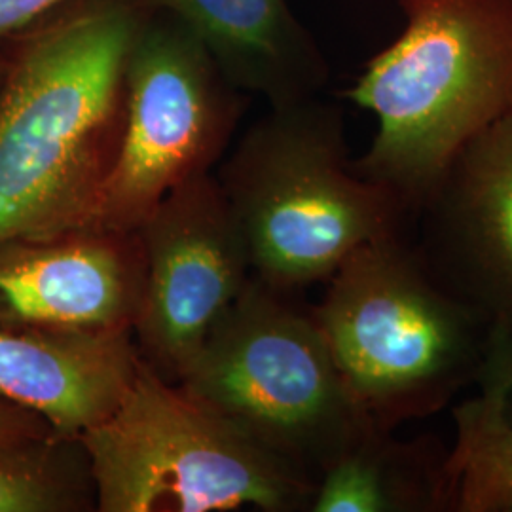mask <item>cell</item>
<instances>
[{"instance_id":"obj_7","label":"cell","mask_w":512,"mask_h":512,"mask_svg":"<svg viewBox=\"0 0 512 512\" xmlns=\"http://www.w3.org/2000/svg\"><path fill=\"white\" fill-rule=\"evenodd\" d=\"M249 95L183 21L148 12L126 69V128L93 228L133 234L181 184L217 171Z\"/></svg>"},{"instance_id":"obj_6","label":"cell","mask_w":512,"mask_h":512,"mask_svg":"<svg viewBox=\"0 0 512 512\" xmlns=\"http://www.w3.org/2000/svg\"><path fill=\"white\" fill-rule=\"evenodd\" d=\"M80 440L97 512L310 511L311 478L145 359L116 410Z\"/></svg>"},{"instance_id":"obj_11","label":"cell","mask_w":512,"mask_h":512,"mask_svg":"<svg viewBox=\"0 0 512 512\" xmlns=\"http://www.w3.org/2000/svg\"><path fill=\"white\" fill-rule=\"evenodd\" d=\"M141 361L133 330L0 325V397L63 437L107 420Z\"/></svg>"},{"instance_id":"obj_5","label":"cell","mask_w":512,"mask_h":512,"mask_svg":"<svg viewBox=\"0 0 512 512\" xmlns=\"http://www.w3.org/2000/svg\"><path fill=\"white\" fill-rule=\"evenodd\" d=\"M177 384L315 484L376 427L313 310L256 275Z\"/></svg>"},{"instance_id":"obj_15","label":"cell","mask_w":512,"mask_h":512,"mask_svg":"<svg viewBox=\"0 0 512 512\" xmlns=\"http://www.w3.org/2000/svg\"><path fill=\"white\" fill-rule=\"evenodd\" d=\"M97 494L80 437L0 444V512H93Z\"/></svg>"},{"instance_id":"obj_8","label":"cell","mask_w":512,"mask_h":512,"mask_svg":"<svg viewBox=\"0 0 512 512\" xmlns=\"http://www.w3.org/2000/svg\"><path fill=\"white\" fill-rule=\"evenodd\" d=\"M135 234L145 277L133 338L148 365L179 382L255 275L249 245L215 173L171 190Z\"/></svg>"},{"instance_id":"obj_2","label":"cell","mask_w":512,"mask_h":512,"mask_svg":"<svg viewBox=\"0 0 512 512\" xmlns=\"http://www.w3.org/2000/svg\"><path fill=\"white\" fill-rule=\"evenodd\" d=\"M399 37L342 93L378 128L357 171L414 213L459 150L512 112V0H397Z\"/></svg>"},{"instance_id":"obj_3","label":"cell","mask_w":512,"mask_h":512,"mask_svg":"<svg viewBox=\"0 0 512 512\" xmlns=\"http://www.w3.org/2000/svg\"><path fill=\"white\" fill-rule=\"evenodd\" d=\"M215 177L253 274L283 293L325 283L359 247L412 230L408 207L357 171L346 114L321 97L268 107Z\"/></svg>"},{"instance_id":"obj_13","label":"cell","mask_w":512,"mask_h":512,"mask_svg":"<svg viewBox=\"0 0 512 512\" xmlns=\"http://www.w3.org/2000/svg\"><path fill=\"white\" fill-rule=\"evenodd\" d=\"M448 452L435 435L374 427L319 476L310 512H448Z\"/></svg>"},{"instance_id":"obj_16","label":"cell","mask_w":512,"mask_h":512,"mask_svg":"<svg viewBox=\"0 0 512 512\" xmlns=\"http://www.w3.org/2000/svg\"><path fill=\"white\" fill-rule=\"evenodd\" d=\"M74 0H0V48Z\"/></svg>"},{"instance_id":"obj_10","label":"cell","mask_w":512,"mask_h":512,"mask_svg":"<svg viewBox=\"0 0 512 512\" xmlns=\"http://www.w3.org/2000/svg\"><path fill=\"white\" fill-rule=\"evenodd\" d=\"M145 262L137 234L76 228L0 245V325L133 330Z\"/></svg>"},{"instance_id":"obj_18","label":"cell","mask_w":512,"mask_h":512,"mask_svg":"<svg viewBox=\"0 0 512 512\" xmlns=\"http://www.w3.org/2000/svg\"><path fill=\"white\" fill-rule=\"evenodd\" d=\"M6 69H8V61H6V55L0 52V88H2V82H4V76H6Z\"/></svg>"},{"instance_id":"obj_14","label":"cell","mask_w":512,"mask_h":512,"mask_svg":"<svg viewBox=\"0 0 512 512\" xmlns=\"http://www.w3.org/2000/svg\"><path fill=\"white\" fill-rule=\"evenodd\" d=\"M475 385L452 410L448 512H512V330L492 329Z\"/></svg>"},{"instance_id":"obj_9","label":"cell","mask_w":512,"mask_h":512,"mask_svg":"<svg viewBox=\"0 0 512 512\" xmlns=\"http://www.w3.org/2000/svg\"><path fill=\"white\" fill-rule=\"evenodd\" d=\"M412 238L452 293L512 330V112L459 150L416 209Z\"/></svg>"},{"instance_id":"obj_12","label":"cell","mask_w":512,"mask_h":512,"mask_svg":"<svg viewBox=\"0 0 512 512\" xmlns=\"http://www.w3.org/2000/svg\"><path fill=\"white\" fill-rule=\"evenodd\" d=\"M145 2L183 21L239 92L268 107L319 97L329 84V59L289 0Z\"/></svg>"},{"instance_id":"obj_4","label":"cell","mask_w":512,"mask_h":512,"mask_svg":"<svg viewBox=\"0 0 512 512\" xmlns=\"http://www.w3.org/2000/svg\"><path fill=\"white\" fill-rule=\"evenodd\" d=\"M325 283L311 310L378 429L431 418L475 385L492 325L429 268L412 230L359 247Z\"/></svg>"},{"instance_id":"obj_17","label":"cell","mask_w":512,"mask_h":512,"mask_svg":"<svg viewBox=\"0 0 512 512\" xmlns=\"http://www.w3.org/2000/svg\"><path fill=\"white\" fill-rule=\"evenodd\" d=\"M57 435L48 421L0 397V444L50 439Z\"/></svg>"},{"instance_id":"obj_1","label":"cell","mask_w":512,"mask_h":512,"mask_svg":"<svg viewBox=\"0 0 512 512\" xmlns=\"http://www.w3.org/2000/svg\"><path fill=\"white\" fill-rule=\"evenodd\" d=\"M145 0H74L10 40L0 88V245L92 224L126 128Z\"/></svg>"}]
</instances>
